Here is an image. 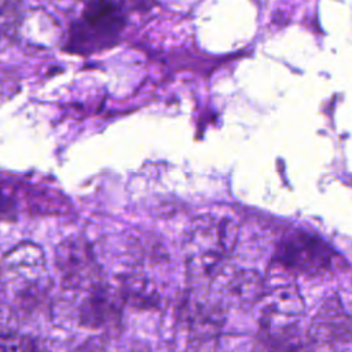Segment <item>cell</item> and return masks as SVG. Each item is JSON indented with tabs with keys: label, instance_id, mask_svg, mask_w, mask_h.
Segmentation results:
<instances>
[{
	"label": "cell",
	"instance_id": "12",
	"mask_svg": "<svg viewBox=\"0 0 352 352\" xmlns=\"http://www.w3.org/2000/svg\"><path fill=\"white\" fill-rule=\"evenodd\" d=\"M16 219V204L12 197L0 194V221H14Z\"/></svg>",
	"mask_w": 352,
	"mask_h": 352
},
{
	"label": "cell",
	"instance_id": "11",
	"mask_svg": "<svg viewBox=\"0 0 352 352\" xmlns=\"http://www.w3.org/2000/svg\"><path fill=\"white\" fill-rule=\"evenodd\" d=\"M121 296L135 308L150 309L160 302V296L154 285L142 275H126L121 280Z\"/></svg>",
	"mask_w": 352,
	"mask_h": 352
},
{
	"label": "cell",
	"instance_id": "10",
	"mask_svg": "<svg viewBox=\"0 0 352 352\" xmlns=\"http://www.w3.org/2000/svg\"><path fill=\"white\" fill-rule=\"evenodd\" d=\"M260 302H264V312L272 315L301 318L305 311L304 298L292 283L276 285L274 289L264 293Z\"/></svg>",
	"mask_w": 352,
	"mask_h": 352
},
{
	"label": "cell",
	"instance_id": "9",
	"mask_svg": "<svg viewBox=\"0 0 352 352\" xmlns=\"http://www.w3.org/2000/svg\"><path fill=\"white\" fill-rule=\"evenodd\" d=\"M226 294L241 308H250L260 302L265 293V280L254 270H236L223 283Z\"/></svg>",
	"mask_w": 352,
	"mask_h": 352
},
{
	"label": "cell",
	"instance_id": "4",
	"mask_svg": "<svg viewBox=\"0 0 352 352\" xmlns=\"http://www.w3.org/2000/svg\"><path fill=\"white\" fill-rule=\"evenodd\" d=\"M55 265L65 289L96 285L98 264L89 242L80 235L65 238L55 249Z\"/></svg>",
	"mask_w": 352,
	"mask_h": 352
},
{
	"label": "cell",
	"instance_id": "1",
	"mask_svg": "<svg viewBox=\"0 0 352 352\" xmlns=\"http://www.w3.org/2000/svg\"><path fill=\"white\" fill-rule=\"evenodd\" d=\"M238 227L230 219H199L184 241V264L191 280L204 285L213 280L221 263L232 252Z\"/></svg>",
	"mask_w": 352,
	"mask_h": 352
},
{
	"label": "cell",
	"instance_id": "8",
	"mask_svg": "<svg viewBox=\"0 0 352 352\" xmlns=\"http://www.w3.org/2000/svg\"><path fill=\"white\" fill-rule=\"evenodd\" d=\"M78 323L87 329H102L120 323V307L113 293L96 283L78 307Z\"/></svg>",
	"mask_w": 352,
	"mask_h": 352
},
{
	"label": "cell",
	"instance_id": "6",
	"mask_svg": "<svg viewBox=\"0 0 352 352\" xmlns=\"http://www.w3.org/2000/svg\"><path fill=\"white\" fill-rule=\"evenodd\" d=\"M312 344L337 345L352 340V318L337 296L326 298L312 316L307 329Z\"/></svg>",
	"mask_w": 352,
	"mask_h": 352
},
{
	"label": "cell",
	"instance_id": "3",
	"mask_svg": "<svg viewBox=\"0 0 352 352\" xmlns=\"http://www.w3.org/2000/svg\"><path fill=\"white\" fill-rule=\"evenodd\" d=\"M274 263L285 271L315 276L330 268L331 256L322 239L298 232L280 241L274 253Z\"/></svg>",
	"mask_w": 352,
	"mask_h": 352
},
{
	"label": "cell",
	"instance_id": "13",
	"mask_svg": "<svg viewBox=\"0 0 352 352\" xmlns=\"http://www.w3.org/2000/svg\"><path fill=\"white\" fill-rule=\"evenodd\" d=\"M19 351L21 352H44V345L33 337H22L19 342Z\"/></svg>",
	"mask_w": 352,
	"mask_h": 352
},
{
	"label": "cell",
	"instance_id": "2",
	"mask_svg": "<svg viewBox=\"0 0 352 352\" xmlns=\"http://www.w3.org/2000/svg\"><path fill=\"white\" fill-rule=\"evenodd\" d=\"M124 18L111 0H92L70 28L65 50L89 55L109 47L121 32Z\"/></svg>",
	"mask_w": 352,
	"mask_h": 352
},
{
	"label": "cell",
	"instance_id": "7",
	"mask_svg": "<svg viewBox=\"0 0 352 352\" xmlns=\"http://www.w3.org/2000/svg\"><path fill=\"white\" fill-rule=\"evenodd\" d=\"M184 312L190 333L199 340H208L216 336L227 316V309L221 301H216L205 293L198 294L195 292L186 302Z\"/></svg>",
	"mask_w": 352,
	"mask_h": 352
},
{
	"label": "cell",
	"instance_id": "5",
	"mask_svg": "<svg viewBox=\"0 0 352 352\" xmlns=\"http://www.w3.org/2000/svg\"><path fill=\"white\" fill-rule=\"evenodd\" d=\"M1 267L6 275L19 285L18 289L45 286L48 280L44 252L38 245L29 241L19 242L6 252Z\"/></svg>",
	"mask_w": 352,
	"mask_h": 352
}]
</instances>
